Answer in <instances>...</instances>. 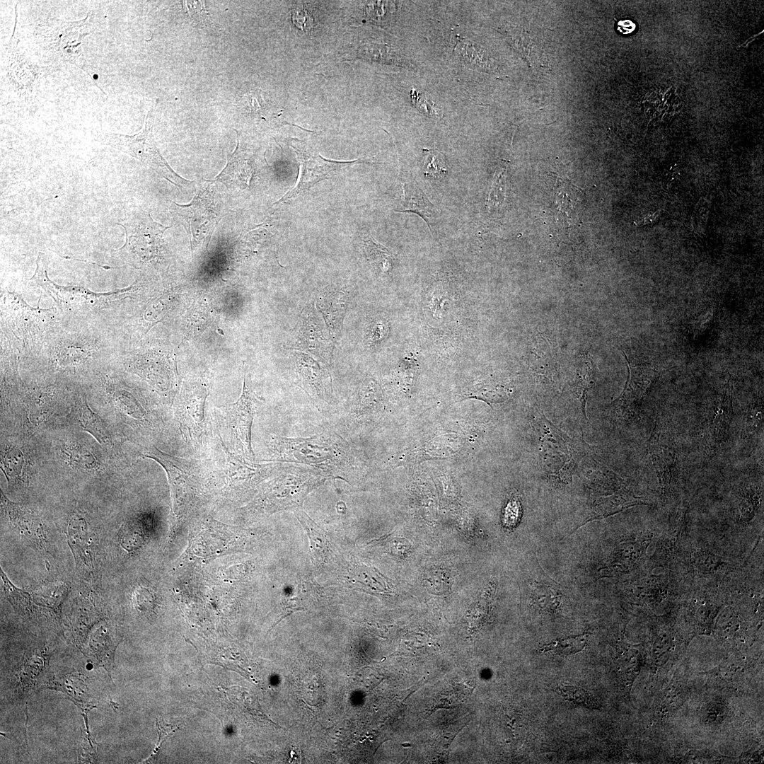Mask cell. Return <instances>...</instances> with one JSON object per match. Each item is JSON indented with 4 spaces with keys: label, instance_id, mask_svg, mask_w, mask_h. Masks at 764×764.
Returning <instances> with one entry per match:
<instances>
[{
    "label": "cell",
    "instance_id": "cell-17",
    "mask_svg": "<svg viewBox=\"0 0 764 764\" xmlns=\"http://www.w3.org/2000/svg\"><path fill=\"white\" fill-rule=\"evenodd\" d=\"M66 534L69 544L76 560L91 568L93 561L91 552L93 538L86 521L78 514L72 515L69 521Z\"/></svg>",
    "mask_w": 764,
    "mask_h": 764
},
{
    "label": "cell",
    "instance_id": "cell-27",
    "mask_svg": "<svg viewBox=\"0 0 764 764\" xmlns=\"http://www.w3.org/2000/svg\"><path fill=\"white\" fill-rule=\"evenodd\" d=\"M68 459L73 466L88 472L99 469V465L93 453L83 446H73L66 451Z\"/></svg>",
    "mask_w": 764,
    "mask_h": 764
},
{
    "label": "cell",
    "instance_id": "cell-31",
    "mask_svg": "<svg viewBox=\"0 0 764 764\" xmlns=\"http://www.w3.org/2000/svg\"><path fill=\"white\" fill-rule=\"evenodd\" d=\"M760 493L756 491H747L743 496L739 504L741 519L750 521L756 514L760 504Z\"/></svg>",
    "mask_w": 764,
    "mask_h": 764
},
{
    "label": "cell",
    "instance_id": "cell-12",
    "mask_svg": "<svg viewBox=\"0 0 764 764\" xmlns=\"http://www.w3.org/2000/svg\"><path fill=\"white\" fill-rule=\"evenodd\" d=\"M658 377L659 373L651 367L629 365V376L625 387L620 396L615 401L617 410L623 415H635L648 390Z\"/></svg>",
    "mask_w": 764,
    "mask_h": 764
},
{
    "label": "cell",
    "instance_id": "cell-21",
    "mask_svg": "<svg viewBox=\"0 0 764 764\" xmlns=\"http://www.w3.org/2000/svg\"><path fill=\"white\" fill-rule=\"evenodd\" d=\"M639 500V499L637 498L625 493H619L608 497L606 499L601 500L599 503L594 507L593 513L586 521L602 519L614 514L625 508L637 504Z\"/></svg>",
    "mask_w": 764,
    "mask_h": 764
},
{
    "label": "cell",
    "instance_id": "cell-18",
    "mask_svg": "<svg viewBox=\"0 0 764 764\" xmlns=\"http://www.w3.org/2000/svg\"><path fill=\"white\" fill-rule=\"evenodd\" d=\"M250 174V165L243 156L240 141L237 139V146L232 154L228 155L226 166L214 180L211 181L222 182L228 187H242L248 183Z\"/></svg>",
    "mask_w": 764,
    "mask_h": 764
},
{
    "label": "cell",
    "instance_id": "cell-3",
    "mask_svg": "<svg viewBox=\"0 0 764 764\" xmlns=\"http://www.w3.org/2000/svg\"><path fill=\"white\" fill-rule=\"evenodd\" d=\"M262 401L253 390L248 376H245L241 397L226 407L224 412V424L236 453L252 461H254V454L251 446V427L254 415Z\"/></svg>",
    "mask_w": 764,
    "mask_h": 764
},
{
    "label": "cell",
    "instance_id": "cell-26",
    "mask_svg": "<svg viewBox=\"0 0 764 764\" xmlns=\"http://www.w3.org/2000/svg\"><path fill=\"white\" fill-rule=\"evenodd\" d=\"M25 459L21 449L10 448L1 458L2 470L9 482L19 480L24 467Z\"/></svg>",
    "mask_w": 764,
    "mask_h": 764
},
{
    "label": "cell",
    "instance_id": "cell-16",
    "mask_svg": "<svg viewBox=\"0 0 764 764\" xmlns=\"http://www.w3.org/2000/svg\"><path fill=\"white\" fill-rule=\"evenodd\" d=\"M732 412L731 393L728 386L708 416L705 438L711 451H716L727 440Z\"/></svg>",
    "mask_w": 764,
    "mask_h": 764
},
{
    "label": "cell",
    "instance_id": "cell-9",
    "mask_svg": "<svg viewBox=\"0 0 764 764\" xmlns=\"http://www.w3.org/2000/svg\"><path fill=\"white\" fill-rule=\"evenodd\" d=\"M295 149L299 161L300 173L299 180L294 187L291 188L279 201L273 205L287 203L289 201L303 195L317 183L330 178L331 172L341 167L350 165L361 161H335L325 159L320 155L318 156L309 155L299 151Z\"/></svg>",
    "mask_w": 764,
    "mask_h": 764
},
{
    "label": "cell",
    "instance_id": "cell-5",
    "mask_svg": "<svg viewBox=\"0 0 764 764\" xmlns=\"http://www.w3.org/2000/svg\"><path fill=\"white\" fill-rule=\"evenodd\" d=\"M117 224L125 231V245L117 250L135 255L139 262H146L156 257L161 243L164 226L154 221L149 212L139 210Z\"/></svg>",
    "mask_w": 764,
    "mask_h": 764
},
{
    "label": "cell",
    "instance_id": "cell-15",
    "mask_svg": "<svg viewBox=\"0 0 764 764\" xmlns=\"http://www.w3.org/2000/svg\"><path fill=\"white\" fill-rule=\"evenodd\" d=\"M1 492V506L12 526L37 548L47 551V536L41 519L32 511L11 502L2 491Z\"/></svg>",
    "mask_w": 764,
    "mask_h": 764
},
{
    "label": "cell",
    "instance_id": "cell-14",
    "mask_svg": "<svg viewBox=\"0 0 764 764\" xmlns=\"http://www.w3.org/2000/svg\"><path fill=\"white\" fill-rule=\"evenodd\" d=\"M316 306L320 312L330 336L339 338L349 301V293L345 288L327 286L317 294Z\"/></svg>",
    "mask_w": 764,
    "mask_h": 764
},
{
    "label": "cell",
    "instance_id": "cell-8",
    "mask_svg": "<svg viewBox=\"0 0 764 764\" xmlns=\"http://www.w3.org/2000/svg\"><path fill=\"white\" fill-rule=\"evenodd\" d=\"M210 185L200 191L188 204L173 202V212L189 232L190 240H202L215 224L217 215L215 213L214 189Z\"/></svg>",
    "mask_w": 764,
    "mask_h": 764
},
{
    "label": "cell",
    "instance_id": "cell-25",
    "mask_svg": "<svg viewBox=\"0 0 764 764\" xmlns=\"http://www.w3.org/2000/svg\"><path fill=\"white\" fill-rule=\"evenodd\" d=\"M422 150L424 153L422 161L424 175L435 179L444 177L448 172L444 156L436 150L427 149H423Z\"/></svg>",
    "mask_w": 764,
    "mask_h": 764
},
{
    "label": "cell",
    "instance_id": "cell-32",
    "mask_svg": "<svg viewBox=\"0 0 764 764\" xmlns=\"http://www.w3.org/2000/svg\"><path fill=\"white\" fill-rule=\"evenodd\" d=\"M763 421V411L762 405L751 408L748 412H747L745 419L743 427L744 434L748 436L755 434L762 426Z\"/></svg>",
    "mask_w": 764,
    "mask_h": 764
},
{
    "label": "cell",
    "instance_id": "cell-19",
    "mask_svg": "<svg viewBox=\"0 0 764 764\" xmlns=\"http://www.w3.org/2000/svg\"><path fill=\"white\" fill-rule=\"evenodd\" d=\"M403 201L402 208L397 212H412L419 215L432 231L431 225L434 215V205L413 180L403 185Z\"/></svg>",
    "mask_w": 764,
    "mask_h": 764
},
{
    "label": "cell",
    "instance_id": "cell-7",
    "mask_svg": "<svg viewBox=\"0 0 764 764\" xmlns=\"http://www.w3.org/2000/svg\"><path fill=\"white\" fill-rule=\"evenodd\" d=\"M326 332L328 330L325 329L311 303L302 310L299 317L292 332V348L309 352L330 365L332 360L333 340L326 335Z\"/></svg>",
    "mask_w": 764,
    "mask_h": 764
},
{
    "label": "cell",
    "instance_id": "cell-33",
    "mask_svg": "<svg viewBox=\"0 0 764 764\" xmlns=\"http://www.w3.org/2000/svg\"><path fill=\"white\" fill-rule=\"evenodd\" d=\"M293 22L301 29L306 30L312 25V19L308 12L303 8H298L292 14Z\"/></svg>",
    "mask_w": 764,
    "mask_h": 764
},
{
    "label": "cell",
    "instance_id": "cell-20",
    "mask_svg": "<svg viewBox=\"0 0 764 764\" xmlns=\"http://www.w3.org/2000/svg\"><path fill=\"white\" fill-rule=\"evenodd\" d=\"M79 421L82 429L88 432L100 444H110L111 436L107 426L85 400L80 407Z\"/></svg>",
    "mask_w": 764,
    "mask_h": 764
},
{
    "label": "cell",
    "instance_id": "cell-24",
    "mask_svg": "<svg viewBox=\"0 0 764 764\" xmlns=\"http://www.w3.org/2000/svg\"><path fill=\"white\" fill-rule=\"evenodd\" d=\"M507 164L503 163L495 170L486 200L490 211L499 210L504 204L506 195Z\"/></svg>",
    "mask_w": 764,
    "mask_h": 764
},
{
    "label": "cell",
    "instance_id": "cell-29",
    "mask_svg": "<svg viewBox=\"0 0 764 764\" xmlns=\"http://www.w3.org/2000/svg\"><path fill=\"white\" fill-rule=\"evenodd\" d=\"M693 562L698 570L703 574L714 573L727 565L722 557L702 550L693 555Z\"/></svg>",
    "mask_w": 764,
    "mask_h": 764
},
{
    "label": "cell",
    "instance_id": "cell-13",
    "mask_svg": "<svg viewBox=\"0 0 764 764\" xmlns=\"http://www.w3.org/2000/svg\"><path fill=\"white\" fill-rule=\"evenodd\" d=\"M144 456L156 461L164 468L178 501L186 495L199 470L195 462L170 456L154 446L147 448Z\"/></svg>",
    "mask_w": 764,
    "mask_h": 764
},
{
    "label": "cell",
    "instance_id": "cell-1",
    "mask_svg": "<svg viewBox=\"0 0 764 764\" xmlns=\"http://www.w3.org/2000/svg\"><path fill=\"white\" fill-rule=\"evenodd\" d=\"M268 448L272 461L311 465L328 476L347 479L357 465L350 445L331 431L305 439L273 436Z\"/></svg>",
    "mask_w": 764,
    "mask_h": 764
},
{
    "label": "cell",
    "instance_id": "cell-11",
    "mask_svg": "<svg viewBox=\"0 0 764 764\" xmlns=\"http://www.w3.org/2000/svg\"><path fill=\"white\" fill-rule=\"evenodd\" d=\"M295 354L296 383L318 403L329 404L333 400L332 378L313 357L302 352Z\"/></svg>",
    "mask_w": 764,
    "mask_h": 764
},
{
    "label": "cell",
    "instance_id": "cell-23",
    "mask_svg": "<svg viewBox=\"0 0 764 764\" xmlns=\"http://www.w3.org/2000/svg\"><path fill=\"white\" fill-rule=\"evenodd\" d=\"M67 591L68 589L64 584H48L36 587L30 594L37 604L57 608Z\"/></svg>",
    "mask_w": 764,
    "mask_h": 764
},
{
    "label": "cell",
    "instance_id": "cell-4",
    "mask_svg": "<svg viewBox=\"0 0 764 764\" xmlns=\"http://www.w3.org/2000/svg\"><path fill=\"white\" fill-rule=\"evenodd\" d=\"M87 19L54 24L42 34V43L54 57L78 66L92 78L83 53V40L91 33Z\"/></svg>",
    "mask_w": 764,
    "mask_h": 764
},
{
    "label": "cell",
    "instance_id": "cell-35",
    "mask_svg": "<svg viewBox=\"0 0 764 764\" xmlns=\"http://www.w3.org/2000/svg\"><path fill=\"white\" fill-rule=\"evenodd\" d=\"M156 724L158 727V743L156 744V747L155 751H154L155 753L158 751L159 746L161 745V743H162L168 736L172 735L177 730L180 729L179 727H176V728L170 730V731L168 730H164L163 728H161L159 726L157 719L156 721Z\"/></svg>",
    "mask_w": 764,
    "mask_h": 764
},
{
    "label": "cell",
    "instance_id": "cell-6",
    "mask_svg": "<svg viewBox=\"0 0 764 764\" xmlns=\"http://www.w3.org/2000/svg\"><path fill=\"white\" fill-rule=\"evenodd\" d=\"M647 459L663 493L671 492L678 475V453L668 427L656 422L647 445Z\"/></svg>",
    "mask_w": 764,
    "mask_h": 764
},
{
    "label": "cell",
    "instance_id": "cell-34",
    "mask_svg": "<svg viewBox=\"0 0 764 764\" xmlns=\"http://www.w3.org/2000/svg\"><path fill=\"white\" fill-rule=\"evenodd\" d=\"M617 25L618 30L624 35L631 34L636 28L635 23L629 19L620 20Z\"/></svg>",
    "mask_w": 764,
    "mask_h": 764
},
{
    "label": "cell",
    "instance_id": "cell-30",
    "mask_svg": "<svg viewBox=\"0 0 764 764\" xmlns=\"http://www.w3.org/2000/svg\"><path fill=\"white\" fill-rule=\"evenodd\" d=\"M562 695L567 700L588 707H595L596 702L586 690L572 685H561L559 688Z\"/></svg>",
    "mask_w": 764,
    "mask_h": 764
},
{
    "label": "cell",
    "instance_id": "cell-22",
    "mask_svg": "<svg viewBox=\"0 0 764 764\" xmlns=\"http://www.w3.org/2000/svg\"><path fill=\"white\" fill-rule=\"evenodd\" d=\"M364 250L369 261L382 273L388 272L393 261V255L384 246L378 243L371 235L364 240Z\"/></svg>",
    "mask_w": 764,
    "mask_h": 764
},
{
    "label": "cell",
    "instance_id": "cell-28",
    "mask_svg": "<svg viewBox=\"0 0 764 764\" xmlns=\"http://www.w3.org/2000/svg\"><path fill=\"white\" fill-rule=\"evenodd\" d=\"M585 645L586 637L580 635L552 642L544 645L541 650L544 652L567 656L581 651Z\"/></svg>",
    "mask_w": 764,
    "mask_h": 764
},
{
    "label": "cell",
    "instance_id": "cell-2",
    "mask_svg": "<svg viewBox=\"0 0 764 764\" xmlns=\"http://www.w3.org/2000/svg\"><path fill=\"white\" fill-rule=\"evenodd\" d=\"M154 117V110L151 108L143 128L138 133L127 135L98 131L94 133V139L137 158L172 184L182 189L189 188L192 181L183 178L174 171L156 146L153 134Z\"/></svg>",
    "mask_w": 764,
    "mask_h": 764
},
{
    "label": "cell",
    "instance_id": "cell-10",
    "mask_svg": "<svg viewBox=\"0 0 764 764\" xmlns=\"http://www.w3.org/2000/svg\"><path fill=\"white\" fill-rule=\"evenodd\" d=\"M207 389L199 382L183 386L176 405V415L181 427L190 436L199 441L204 427V405Z\"/></svg>",
    "mask_w": 764,
    "mask_h": 764
}]
</instances>
